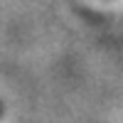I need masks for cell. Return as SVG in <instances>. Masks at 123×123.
<instances>
[{
	"label": "cell",
	"instance_id": "1",
	"mask_svg": "<svg viewBox=\"0 0 123 123\" xmlns=\"http://www.w3.org/2000/svg\"><path fill=\"white\" fill-rule=\"evenodd\" d=\"M0 113H3V104H0Z\"/></svg>",
	"mask_w": 123,
	"mask_h": 123
}]
</instances>
